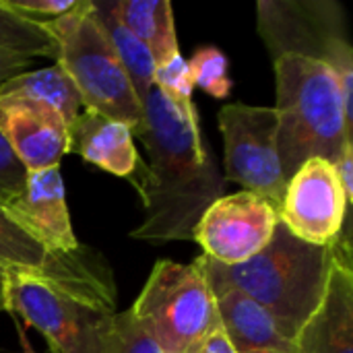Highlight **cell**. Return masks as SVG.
Listing matches in <instances>:
<instances>
[{
    "mask_svg": "<svg viewBox=\"0 0 353 353\" xmlns=\"http://www.w3.org/2000/svg\"><path fill=\"white\" fill-rule=\"evenodd\" d=\"M143 114L134 137L147 151V165H139L132 184L145 215L130 236L157 244L192 240L201 215L223 196L225 178L201 130L194 103L178 105L151 87Z\"/></svg>",
    "mask_w": 353,
    "mask_h": 353,
    "instance_id": "1",
    "label": "cell"
},
{
    "mask_svg": "<svg viewBox=\"0 0 353 353\" xmlns=\"http://www.w3.org/2000/svg\"><path fill=\"white\" fill-rule=\"evenodd\" d=\"M196 261L205 275L259 304L294 341L323 302L335 254L331 246L308 244L279 223L269 244L242 265L223 267L203 254Z\"/></svg>",
    "mask_w": 353,
    "mask_h": 353,
    "instance_id": "2",
    "label": "cell"
},
{
    "mask_svg": "<svg viewBox=\"0 0 353 353\" xmlns=\"http://www.w3.org/2000/svg\"><path fill=\"white\" fill-rule=\"evenodd\" d=\"M273 70L277 153L285 180L308 159L337 163L345 145H353V122L335 72L302 56H281L273 60Z\"/></svg>",
    "mask_w": 353,
    "mask_h": 353,
    "instance_id": "3",
    "label": "cell"
},
{
    "mask_svg": "<svg viewBox=\"0 0 353 353\" xmlns=\"http://www.w3.org/2000/svg\"><path fill=\"white\" fill-rule=\"evenodd\" d=\"M54 48L56 64L70 77L87 112L126 124L132 134L143 126V101L101 25L93 0L54 21L43 23Z\"/></svg>",
    "mask_w": 353,
    "mask_h": 353,
    "instance_id": "4",
    "label": "cell"
},
{
    "mask_svg": "<svg viewBox=\"0 0 353 353\" xmlns=\"http://www.w3.org/2000/svg\"><path fill=\"white\" fill-rule=\"evenodd\" d=\"M128 312L161 353H201L221 325L199 261H157Z\"/></svg>",
    "mask_w": 353,
    "mask_h": 353,
    "instance_id": "5",
    "label": "cell"
},
{
    "mask_svg": "<svg viewBox=\"0 0 353 353\" xmlns=\"http://www.w3.org/2000/svg\"><path fill=\"white\" fill-rule=\"evenodd\" d=\"M256 29L273 60L302 56L327 64L353 122V46L347 14L333 0H259Z\"/></svg>",
    "mask_w": 353,
    "mask_h": 353,
    "instance_id": "6",
    "label": "cell"
},
{
    "mask_svg": "<svg viewBox=\"0 0 353 353\" xmlns=\"http://www.w3.org/2000/svg\"><path fill=\"white\" fill-rule=\"evenodd\" d=\"M6 310L35 329L52 353H112L116 314L23 273L8 275Z\"/></svg>",
    "mask_w": 353,
    "mask_h": 353,
    "instance_id": "7",
    "label": "cell"
},
{
    "mask_svg": "<svg viewBox=\"0 0 353 353\" xmlns=\"http://www.w3.org/2000/svg\"><path fill=\"white\" fill-rule=\"evenodd\" d=\"M0 265L10 273L39 279L72 298L116 312V285L108 263L85 248L62 254L46 246L0 203Z\"/></svg>",
    "mask_w": 353,
    "mask_h": 353,
    "instance_id": "8",
    "label": "cell"
},
{
    "mask_svg": "<svg viewBox=\"0 0 353 353\" xmlns=\"http://www.w3.org/2000/svg\"><path fill=\"white\" fill-rule=\"evenodd\" d=\"M225 180L279 211L288 180L277 153V114L267 105L225 103L217 114Z\"/></svg>",
    "mask_w": 353,
    "mask_h": 353,
    "instance_id": "9",
    "label": "cell"
},
{
    "mask_svg": "<svg viewBox=\"0 0 353 353\" xmlns=\"http://www.w3.org/2000/svg\"><path fill=\"white\" fill-rule=\"evenodd\" d=\"M350 209L352 203L335 163L316 157L302 163L288 180L277 215L279 223L296 238L314 246H331L339 238Z\"/></svg>",
    "mask_w": 353,
    "mask_h": 353,
    "instance_id": "10",
    "label": "cell"
},
{
    "mask_svg": "<svg viewBox=\"0 0 353 353\" xmlns=\"http://www.w3.org/2000/svg\"><path fill=\"white\" fill-rule=\"evenodd\" d=\"M279 225L277 211L252 192L217 199L199 219L192 240L203 256L223 267H236L259 254Z\"/></svg>",
    "mask_w": 353,
    "mask_h": 353,
    "instance_id": "11",
    "label": "cell"
},
{
    "mask_svg": "<svg viewBox=\"0 0 353 353\" xmlns=\"http://www.w3.org/2000/svg\"><path fill=\"white\" fill-rule=\"evenodd\" d=\"M0 134L27 172L60 165L68 153V124L43 101L0 95Z\"/></svg>",
    "mask_w": 353,
    "mask_h": 353,
    "instance_id": "12",
    "label": "cell"
},
{
    "mask_svg": "<svg viewBox=\"0 0 353 353\" xmlns=\"http://www.w3.org/2000/svg\"><path fill=\"white\" fill-rule=\"evenodd\" d=\"M8 209L52 250L62 254L83 250L72 232L60 165L27 172L25 188Z\"/></svg>",
    "mask_w": 353,
    "mask_h": 353,
    "instance_id": "13",
    "label": "cell"
},
{
    "mask_svg": "<svg viewBox=\"0 0 353 353\" xmlns=\"http://www.w3.org/2000/svg\"><path fill=\"white\" fill-rule=\"evenodd\" d=\"M294 353H353V269L333 261L321 306L294 337Z\"/></svg>",
    "mask_w": 353,
    "mask_h": 353,
    "instance_id": "14",
    "label": "cell"
},
{
    "mask_svg": "<svg viewBox=\"0 0 353 353\" xmlns=\"http://www.w3.org/2000/svg\"><path fill=\"white\" fill-rule=\"evenodd\" d=\"M207 277L221 327L236 353H294V341L250 298L228 283Z\"/></svg>",
    "mask_w": 353,
    "mask_h": 353,
    "instance_id": "15",
    "label": "cell"
},
{
    "mask_svg": "<svg viewBox=\"0 0 353 353\" xmlns=\"http://www.w3.org/2000/svg\"><path fill=\"white\" fill-rule=\"evenodd\" d=\"M68 153H77L87 163L128 180L141 165L132 130L118 120L87 110L68 124Z\"/></svg>",
    "mask_w": 353,
    "mask_h": 353,
    "instance_id": "16",
    "label": "cell"
},
{
    "mask_svg": "<svg viewBox=\"0 0 353 353\" xmlns=\"http://www.w3.org/2000/svg\"><path fill=\"white\" fill-rule=\"evenodd\" d=\"M112 17L153 56L155 66L180 54L174 8L168 0H101Z\"/></svg>",
    "mask_w": 353,
    "mask_h": 353,
    "instance_id": "17",
    "label": "cell"
},
{
    "mask_svg": "<svg viewBox=\"0 0 353 353\" xmlns=\"http://www.w3.org/2000/svg\"><path fill=\"white\" fill-rule=\"evenodd\" d=\"M0 95L43 101L52 105L64 118L66 124H70L83 108L77 87L58 64L35 70H23L6 79L0 85Z\"/></svg>",
    "mask_w": 353,
    "mask_h": 353,
    "instance_id": "18",
    "label": "cell"
},
{
    "mask_svg": "<svg viewBox=\"0 0 353 353\" xmlns=\"http://www.w3.org/2000/svg\"><path fill=\"white\" fill-rule=\"evenodd\" d=\"M97 12H99V19H101V25L130 79V85L132 89L137 91L139 99L143 101L145 95L151 91L153 87V74H155V60L153 56L149 54V50L134 37L130 35L114 17L112 12L103 6L101 0H93Z\"/></svg>",
    "mask_w": 353,
    "mask_h": 353,
    "instance_id": "19",
    "label": "cell"
},
{
    "mask_svg": "<svg viewBox=\"0 0 353 353\" xmlns=\"http://www.w3.org/2000/svg\"><path fill=\"white\" fill-rule=\"evenodd\" d=\"M0 54L25 58H56L54 41L41 23L17 17L0 6Z\"/></svg>",
    "mask_w": 353,
    "mask_h": 353,
    "instance_id": "20",
    "label": "cell"
},
{
    "mask_svg": "<svg viewBox=\"0 0 353 353\" xmlns=\"http://www.w3.org/2000/svg\"><path fill=\"white\" fill-rule=\"evenodd\" d=\"M188 62L192 85L203 89L213 99H228L234 81L230 77V60L215 46H201Z\"/></svg>",
    "mask_w": 353,
    "mask_h": 353,
    "instance_id": "21",
    "label": "cell"
},
{
    "mask_svg": "<svg viewBox=\"0 0 353 353\" xmlns=\"http://www.w3.org/2000/svg\"><path fill=\"white\" fill-rule=\"evenodd\" d=\"M153 87H157L168 99H172L178 105H192V77L188 70V62L182 58V54L172 56L163 64L155 66L153 74Z\"/></svg>",
    "mask_w": 353,
    "mask_h": 353,
    "instance_id": "22",
    "label": "cell"
},
{
    "mask_svg": "<svg viewBox=\"0 0 353 353\" xmlns=\"http://www.w3.org/2000/svg\"><path fill=\"white\" fill-rule=\"evenodd\" d=\"M81 0H0V6L33 23L54 21L79 6Z\"/></svg>",
    "mask_w": 353,
    "mask_h": 353,
    "instance_id": "23",
    "label": "cell"
},
{
    "mask_svg": "<svg viewBox=\"0 0 353 353\" xmlns=\"http://www.w3.org/2000/svg\"><path fill=\"white\" fill-rule=\"evenodd\" d=\"M27 170L14 157L12 149L0 134V203L12 205L25 188Z\"/></svg>",
    "mask_w": 353,
    "mask_h": 353,
    "instance_id": "24",
    "label": "cell"
},
{
    "mask_svg": "<svg viewBox=\"0 0 353 353\" xmlns=\"http://www.w3.org/2000/svg\"><path fill=\"white\" fill-rule=\"evenodd\" d=\"M112 353H161L155 343L139 329L132 321L130 312L116 314V333H114V350Z\"/></svg>",
    "mask_w": 353,
    "mask_h": 353,
    "instance_id": "25",
    "label": "cell"
},
{
    "mask_svg": "<svg viewBox=\"0 0 353 353\" xmlns=\"http://www.w3.org/2000/svg\"><path fill=\"white\" fill-rule=\"evenodd\" d=\"M335 170H337V176H339V182L343 186V192L347 196V201H353V145H345L341 157L337 159L335 163Z\"/></svg>",
    "mask_w": 353,
    "mask_h": 353,
    "instance_id": "26",
    "label": "cell"
},
{
    "mask_svg": "<svg viewBox=\"0 0 353 353\" xmlns=\"http://www.w3.org/2000/svg\"><path fill=\"white\" fill-rule=\"evenodd\" d=\"M31 62H33V60H31V58H25V56L0 54V85H2L6 79L19 74V72H23V70H27V66H31Z\"/></svg>",
    "mask_w": 353,
    "mask_h": 353,
    "instance_id": "27",
    "label": "cell"
},
{
    "mask_svg": "<svg viewBox=\"0 0 353 353\" xmlns=\"http://www.w3.org/2000/svg\"><path fill=\"white\" fill-rule=\"evenodd\" d=\"M201 353H236V352H234V347H232V343H230V339H228V335H225L223 327L219 325V327H217V329L207 337V341L203 343Z\"/></svg>",
    "mask_w": 353,
    "mask_h": 353,
    "instance_id": "28",
    "label": "cell"
},
{
    "mask_svg": "<svg viewBox=\"0 0 353 353\" xmlns=\"http://www.w3.org/2000/svg\"><path fill=\"white\" fill-rule=\"evenodd\" d=\"M8 275L10 271H6L2 265H0V312L6 310V288H8Z\"/></svg>",
    "mask_w": 353,
    "mask_h": 353,
    "instance_id": "29",
    "label": "cell"
},
{
    "mask_svg": "<svg viewBox=\"0 0 353 353\" xmlns=\"http://www.w3.org/2000/svg\"><path fill=\"white\" fill-rule=\"evenodd\" d=\"M25 353H31V352H25Z\"/></svg>",
    "mask_w": 353,
    "mask_h": 353,
    "instance_id": "30",
    "label": "cell"
}]
</instances>
